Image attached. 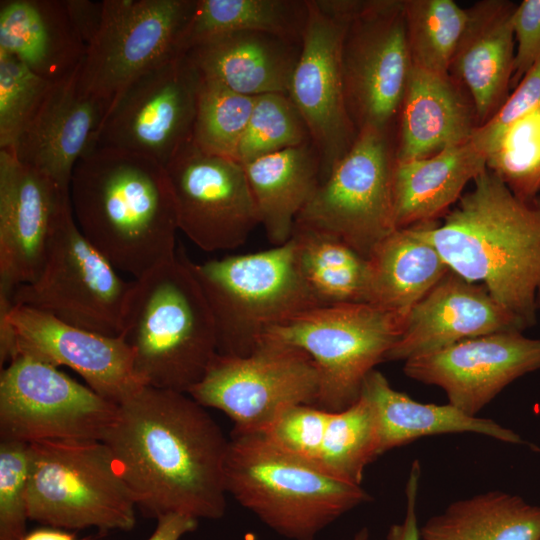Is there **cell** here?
Listing matches in <instances>:
<instances>
[{
  "label": "cell",
  "mask_w": 540,
  "mask_h": 540,
  "mask_svg": "<svg viewBox=\"0 0 540 540\" xmlns=\"http://www.w3.org/2000/svg\"><path fill=\"white\" fill-rule=\"evenodd\" d=\"M103 442L145 517L224 516L229 439L189 394L141 387L119 404Z\"/></svg>",
  "instance_id": "1"
},
{
  "label": "cell",
  "mask_w": 540,
  "mask_h": 540,
  "mask_svg": "<svg viewBox=\"0 0 540 540\" xmlns=\"http://www.w3.org/2000/svg\"><path fill=\"white\" fill-rule=\"evenodd\" d=\"M473 181L442 224L416 226L450 270L481 282L526 329L540 312V195L522 200L488 169Z\"/></svg>",
  "instance_id": "2"
},
{
  "label": "cell",
  "mask_w": 540,
  "mask_h": 540,
  "mask_svg": "<svg viewBox=\"0 0 540 540\" xmlns=\"http://www.w3.org/2000/svg\"><path fill=\"white\" fill-rule=\"evenodd\" d=\"M69 194L79 230L118 271L136 279L177 255L174 195L156 160L95 146L77 162Z\"/></svg>",
  "instance_id": "3"
},
{
  "label": "cell",
  "mask_w": 540,
  "mask_h": 540,
  "mask_svg": "<svg viewBox=\"0 0 540 540\" xmlns=\"http://www.w3.org/2000/svg\"><path fill=\"white\" fill-rule=\"evenodd\" d=\"M121 336L144 386L187 393L218 353L213 316L187 256L132 281Z\"/></svg>",
  "instance_id": "4"
},
{
  "label": "cell",
  "mask_w": 540,
  "mask_h": 540,
  "mask_svg": "<svg viewBox=\"0 0 540 540\" xmlns=\"http://www.w3.org/2000/svg\"><path fill=\"white\" fill-rule=\"evenodd\" d=\"M227 493L288 540H315L338 518L372 500L356 485L274 444L264 433H231Z\"/></svg>",
  "instance_id": "5"
},
{
  "label": "cell",
  "mask_w": 540,
  "mask_h": 540,
  "mask_svg": "<svg viewBox=\"0 0 540 540\" xmlns=\"http://www.w3.org/2000/svg\"><path fill=\"white\" fill-rule=\"evenodd\" d=\"M188 264L210 307L218 354H251L272 328L320 306L302 279L291 241Z\"/></svg>",
  "instance_id": "6"
},
{
  "label": "cell",
  "mask_w": 540,
  "mask_h": 540,
  "mask_svg": "<svg viewBox=\"0 0 540 540\" xmlns=\"http://www.w3.org/2000/svg\"><path fill=\"white\" fill-rule=\"evenodd\" d=\"M136 503L108 446L98 440L29 444L27 515L53 528L129 531Z\"/></svg>",
  "instance_id": "7"
},
{
  "label": "cell",
  "mask_w": 540,
  "mask_h": 540,
  "mask_svg": "<svg viewBox=\"0 0 540 540\" xmlns=\"http://www.w3.org/2000/svg\"><path fill=\"white\" fill-rule=\"evenodd\" d=\"M404 320L368 303L317 306L272 328L263 340L306 352L319 376L315 406L339 412L358 401L365 378L386 360Z\"/></svg>",
  "instance_id": "8"
},
{
  "label": "cell",
  "mask_w": 540,
  "mask_h": 540,
  "mask_svg": "<svg viewBox=\"0 0 540 540\" xmlns=\"http://www.w3.org/2000/svg\"><path fill=\"white\" fill-rule=\"evenodd\" d=\"M132 282L84 237L64 208L37 277L18 286L12 304L92 332L119 336Z\"/></svg>",
  "instance_id": "9"
},
{
  "label": "cell",
  "mask_w": 540,
  "mask_h": 540,
  "mask_svg": "<svg viewBox=\"0 0 540 540\" xmlns=\"http://www.w3.org/2000/svg\"><path fill=\"white\" fill-rule=\"evenodd\" d=\"M390 131L366 127L323 179L295 225L334 236L368 258L396 230L395 148Z\"/></svg>",
  "instance_id": "10"
},
{
  "label": "cell",
  "mask_w": 540,
  "mask_h": 540,
  "mask_svg": "<svg viewBox=\"0 0 540 540\" xmlns=\"http://www.w3.org/2000/svg\"><path fill=\"white\" fill-rule=\"evenodd\" d=\"M319 376L301 349L262 340L243 357L216 354L202 380L188 394L203 407L225 413L232 433L264 432L281 410L315 405Z\"/></svg>",
  "instance_id": "11"
},
{
  "label": "cell",
  "mask_w": 540,
  "mask_h": 540,
  "mask_svg": "<svg viewBox=\"0 0 540 540\" xmlns=\"http://www.w3.org/2000/svg\"><path fill=\"white\" fill-rule=\"evenodd\" d=\"M118 406L58 367L19 355L0 375V438L103 441Z\"/></svg>",
  "instance_id": "12"
},
{
  "label": "cell",
  "mask_w": 540,
  "mask_h": 540,
  "mask_svg": "<svg viewBox=\"0 0 540 540\" xmlns=\"http://www.w3.org/2000/svg\"><path fill=\"white\" fill-rule=\"evenodd\" d=\"M195 0H104L100 31L78 71L80 89L110 106L145 72L181 54Z\"/></svg>",
  "instance_id": "13"
},
{
  "label": "cell",
  "mask_w": 540,
  "mask_h": 540,
  "mask_svg": "<svg viewBox=\"0 0 540 540\" xmlns=\"http://www.w3.org/2000/svg\"><path fill=\"white\" fill-rule=\"evenodd\" d=\"M412 68L404 0H357L343 40L342 69L348 110L358 131H390Z\"/></svg>",
  "instance_id": "14"
},
{
  "label": "cell",
  "mask_w": 540,
  "mask_h": 540,
  "mask_svg": "<svg viewBox=\"0 0 540 540\" xmlns=\"http://www.w3.org/2000/svg\"><path fill=\"white\" fill-rule=\"evenodd\" d=\"M199 82L185 53L140 75L111 102L96 146L137 153L165 167L192 140Z\"/></svg>",
  "instance_id": "15"
},
{
  "label": "cell",
  "mask_w": 540,
  "mask_h": 540,
  "mask_svg": "<svg viewBox=\"0 0 540 540\" xmlns=\"http://www.w3.org/2000/svg\"><path fill=\"white\" fill-rule=\"evenodd\" d=\"M1 366L22 355L67 366L103 398L121 404L144 385L133 352L121 336H107L63 322L0 297Z\"/></svg>",
  "instance_id": "16"
},
{
  "label": "cell",
  "mask_w": 540,
  "mask_h": 540,
  "mask_svg": "<svg viewBox=\"0 0 540 540\" xmlns=\"http://www.w3.org/2000/svg\"><path fill=\"white\" fill-rule=\"evenodd\" d=\"M178 228L204 251L233 250L260 225L243 165L205 153L192 141L165 166Z\"/></svg>",
  "instance_id": "17"
},
{
  "label": "cell",
  "mask_w": 540,
  "mask_h": 540,
  "mask_svg": "<svg viewBox=\"0 0 540 540\" xmlns=\"http://www.w3.org/2000/svg\"><path fill=\"white\" fill-rule=\"evenodd\" d=\"M307 4V22L288 95L319 155L322 181L358 135L347 106L342 69V45L350 21L326 13L315 0Z\"/></svg>",
  "instance_id": "18"
},
{
  "label": "cell",
  "mask_w": 540,
  "mask_h": 540,
  "mask_svg": "<svg viewBox=\"0 0 540 540\" xmlns=\"http://www.w3.org/2000/svg\"><path fill=\"white\" fill-rule=\"evenodd\" d=\"M540 369V339L521 331L470 338L405 361L404 373L440 387L449 404L476 416L517 378Z\"/></svg>",
  "instance_id": "19"
},
{
  "label": "cell",
  "mask_w": 540,
  "mask_h": 540,
  "mask_svg": "<svg viewBox=\"0 0 540 540\" xmlns=\"http://www.w3.org/2000/svg\"><path fill=\"white\" fill-rule=\"evenodd\" d=\"M69 203V191L21 163L11 150L0 149L1 295L11 297L37 277Z\"/></svg>",
  "instance_id": "20"
},
{
  "label": "cell",
  "mask_w": 540,
  "mask_h": 540,
  "mask_svg": "<svg viewBox=\"0 0 540 540\" xmlns=\"http://www.w3.org/2000/svg\"><path fill=\"white\" fill-rule=\"evenodd\" d=\"M524 329L484 285L450 270L408 312L386 360L405 362L466 339Z\"/></svg>",
  "instance_id": "21"
},
{
  "label": "cell",
  "mask_w": 540,
  "mask_h": 540,
  "mask_svg": "<svg viewBox=\"0 0 540 540\" xmlns=\"http://www.w3.org/2000/svg\"><path fill=\"white\" fill-rule=\"evenodd\" d=\"M78 71L52 85L11 150L21 163L45 174L65 191H69L77 162L96 146L109 108L105 101L80 89Z\"/></svg>",
  "instance_id": "22"
},
{
  "label": "cell",
  "mask_w": 540,
  "mask_h": 540,
  "mask_svg": "<svg viewBox=\"0 0 540 540\" xmlns=\"http://www.w3.org/2000/svg\"><path fill=\"white\" fill-rule=\"evenodd\" d=\"M516 7L511 1L483 0L469 8L468 23L450 64L449 74L469 94L479 126L510 96Z\"/></svg>",
  "instance_id": "23"
},
{
  "label": "cell",
  "mask_w": 540,
  "mask_h": 540,
  "mask_svg": "<svg viewBox=\"0 0 540 540\" xmlns=\"http://www.w3.org/2000/svg\"><path fill=\"white\" fill-rule=\"evenodd\" d=\"M396 162L432 156L479 127L474 104L449 73L412 68L398 116Z\"/></svg>",
  "instance_id": "24"
},
{
  "label": "cell",
  "mask_w": 540,
  "mask_h": 540,
  "mask_svg": "<svg viewBox=\"0 0 540 540\" xmlns=\"http://www.w3.org/2000/svg\"><path fill=\"white\" fill-rule=\"evenodd\" d=\"M300 44L262 32H235L202 41L185 54L200 75L252 97L288 94Z\"/></svg>",
  "instance_id": "25"
},
{
  "label": "cell",
  "mask_w": 540,
  "mask_h": 540,
  "mask_svg": "<svg viewBox=\"0 0 540 540\" xmlns=\"http://www.w3.org/2000/svg\"><path fill=\"white\" fill-rule=\"evenodd\" d=\"M86 50L63 0L0 1V51L43 79L57 83L73 75Z\"/></svg>",
  "instance_id": "26"
},
{
  "label": "cell",
  "mask_w": 540,
  "mask_h": 540,
  "mask_svg": "<svg viewBox=\"0 0 540 540\" xmlns=\"http://www.w3.org/2000/svg\"><path fill=\"white\" fill-rule=\"evenodd\" d=\"M369 403L375 420L378 456L421 437L476 433L510 444H527L513 430L494 420L471 416L451 404L418 402L395 390L378 370L363 382L361 395Z\"/></svg>",
  "instance_id": "27"
},
{
  "label": "cell",
  "mask_w": 540,
  "mask_h": 540,
  "mask_svg": "<svg viewBox=\"0 0 540 540\" xmlns=\"http://www.w3.org/2000/svg\"><path fill=\"white\" fill-rule=\"evenodd\" d=\"M487 155L470 138L425 158L395 162L396 229L434 220L461 197L466 184L487 169Z\"/></svg>",
  "instance_id": "28"
},
{
  "label": "cell",
  "mask_w": 540,
  "mask_h": 540,
  "mask_svg": "<svg viewBox=\"0 0 540 540\" xmlns=\"http://www.w3.org/2000/svg\"><path fill=\"white\" fill-rule=\"evenodd\" d=\"M242 165L268 240L274 246L285 244L321 181L314 145L309 142Z\"/></svg>",
  "instance_id": "29"
},
{
  "label": "cell",
  "mask_w": 540,
  "mask_h": 540,
  "mask_svg": "<svg viewBox=\"0 0 540 540\" xmlns=\"http://www.w3.org/2000/svg\"><path fill=\"white\" fill-rule=\"evenodd\" d=\"M368 263V304L402 317L450 271L416 225L393 231Z\"/></svg>",
  "instance_id": "30"
},
{
  "label": "cell",
  "mask_w": 540,
  "mask_h": 540,
  "mask_svg": "<svg viewBox=\"0 0 540 540\" xmlns=\"http://www.w3.org/2000/svg\"><path fill=\"white\" fill-rule=\"evenodd\" d=\"M421 540H540V505L503 491L451 503L420 528Z\"/></svg>",
  "instance_id": "31"
},
{
  "label": "cell",
  "mask_w": 540,
  "mask_h": 540,
  "mask_svg": "<svg viewBox=\"0 0 540 540\" xmlns=\"http://www.w3.org/2000/svg\"><path fill=\"white\" fill-rule=\"evenodd\" d=\"M307 17V0H195L181 49L185 53L202 41L235 32H262L301 45Z\"/></svg>",
  "instance_id": "32"
},
{
  "label": "cell",
  "mask_w": 540,
  "mask_h": 540,
  "mask_svg": "<svg viewBox=\"0 0 540 540\" xmlns=\"http://www.w3.org/2000/svg\"><path fill=\"white\" fill-rule=\"evenodd\" d=\"M296 265L320 306L368 303L369 263L342 240L295 225Z\"/></svg>",
  "instance_id": "33"
},
{
  "label": "cell",
  "mask_w": 540,
  "mask_h": 540,
  "mask_svg": "<svg viewBox=\"0 0 540 540\" xmlns=\"http://www.w3.org/2000/svg\"><path fill=\"white\" fill-rule=\"evenodd\" d=\"M407 40L413 67L449 73L469 19L453 0H404Z\"/></svg>",
  "instance_id": "34"
},
{
  "label": "cell",
  "mask_w": 540,
  "mask_h": 540,
  "mask_svg": "<svg viewBox=\"0 0 540 540\" xmlns=\"http://www.w3.org/2000/svg\"><path fill=\"white\" fill-rule=\"evenodd\" d=\"M377 457L375 420L366 399L360 396L350 407L331 413L316 466L361 485L366 467Z\"/></svg>",
  "instance_id": "35"
},
{
  "label": "cell",
  "mask_w": 540,
  "mask_h": 540,
  "mask_svg": "<svg viewBox=\"0 0 540 540\" xmlns=\"http://www.w3.org/2000/svg\"><path fill=\"white\" fill-rule=\"evenodd\" d=\"M255 99L200 75L192 143L205 153L236 160Z\"/></svg>",
  "instance_id": "36"
},
{
  "label": "cell",
  "mask_w": 540,
  "mask_h": 540,
  "mask_svg": "<svg viewBox=\"0 0 540 540\" xmlns=\"http://www.w3.org/2000/svg\"><path fill=\"white\" fill-rule=\"evenodd\" d=\"M486 166L518 198L540 195V105L503 132L488 152Z\"/></svg>",
  "instance_id": "37"
},
{
  "label": "cell",
  "mask_w": 540,
  "mask_h": 540,
  "mask_svg": "<svg viewBox=\"0 0 540 540\" xmlns=\"http://www.w3.org/2000/svg\"><path fill=\"white\" fill-rule=\"evenodd\" d=\"M309 142L308 128L289 95L264 94L255 99L236 160L245 164Z\"/></svg>",
  "instance_id": "38"
},
{
  "label": "cell",
  "mask_w": 540,
  "mask_h": 540,
  "mask_svg": "<svg viewBox=\"0 0 540 540\" xmlns=\"http://www.w3.org/2000/svg\"><path fill=\"white\" fill-rule=\"evenodd\" d=\"M53 84L0 51V149L14 148Z\"/></svg>",
  "instance_id": "39"
},
{
  "label": "cell",
  "mask_w": 540,
  "mask_h": 540,
  "mask_svg": "<svg viewBox=\"0 0 540 540\" xmlns=\"http://www.w3.org/2000/svg\"><path fill=\"white\" fill-rule=\"evenodd\" d=\"M29 444L0 442V540L26 536Z\"/></svg>",
  "instance_id": "40"
},
{
  "label": "cell",
  "mask_w": 540,
  "mask_h": 540,
  "mask_svg": "<svg viewBox=\"0 0 540 540\" xmlns=\"http://www.w3.org/2000/svg\"><path fill=\"white\" fill-rule=\"evenodd\" d=\"M330 411L311 404H297L284 408L264 433L286 452L315 465Z\"/></svg>",
  "instance_id": "41"
},
{
  "label": "cell",
  "mask_w": 540,
  "mask_h": 540,
  "mask_svg": "<svg viewBox=\"0 0 540 540\" xmlns=\"http://www.w3.org/2000/svg\"><path fill=\"white\" fill-rule=\"evenodd\" d=\"M540 105V59L526 72L501 109L471 136L486 155L517 119Z\"/></svg>",
  "instance_id": "42"
},
{
  "label": "cell",
  "mask_w": 540,
  "mask_h": 540,
  "mask_svg": "<svg viewBox=\"0 0 540 540\" xmlns=\"http://www.w3.org/2000/svg\"><path fill=\"white\" fill-rule=\"evenodd\" d=\"M513 25L517 47L511 87H516L540 59V0H524L517 4Z\"/></svg>",
  "instance_id": "43"
},
{
  "label": "cell",
  "mask_w": 540,
  "mask_h": 540,
  "mask_svg": "<svg viewBox=\"0 0 540 540\" xmlns=\"http://www.w3.org/2000/svg\"><path fill=\"white\" fill-rule=\"evenodd\" d=\"M421 476L420 464L413 461L406 483V510L401 522L391 525L386 540H421L417 518V499Z\"/></svg>",
  "instance_id": "44"
},
{
  "label": "cell",
  "mask_w": 540,
  "mask_h": 540,
  "mask_svg": "<svg viewBox=\"0 0 540 540\" xmlns=\"http://www.w3.org/2000/svg\"><path fill=\"white\" fill-rule=\"evenodd\" d=\"M63 2L74 29L88 48L102 25L104 0H63Z\"/></svg>",
  "instance_id": "45"
},
{
  "label": "cell",
  "mask_w": 540,
  "mask_h": 540,
  "mask_svg": "<svg viewBox=\"0 0 540 540\" xmlns=\"http://www.w3.org/2000/svg\"><path fill=\"white\" fill-rule=\"evenodd\" d=\"M154 532L147 540H180L185 534L197 529V519L178 513L159 516Z\"/></svg>",
  "instance_id": "46"
},
{
  "label": "cell",
  "mask_w": 540,
  "mask_h": 540,
  "mask_svg": "<svg viewBox=\"0 0 540 540\" xmlns=\"http://www.w3.org/2000/svg\"><path fill=\"white\" fill-rule=\"evenodd\" d=\"M23 540H75L72 534L57 529H38L27 533Z\"/></svg>",
  "instance_id": "47"
},
{
  "label": "cell",
  "mask_w": 540,
  "mask_h": 540,
  "mask_svg": "<svg viewBox=\"0 0 540 540\" xmlns=\"http://www.w3.org/2000/svg\"><path fill=\"white\" fill-rule=\"evenodd\" d=\"M351 540H371L369 529L367 527L361 528L355 533Z\"/></svg>",
  "instance_id": "48"
}]
</instances>
